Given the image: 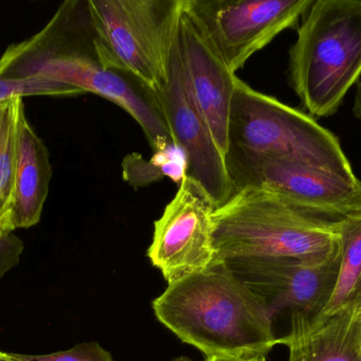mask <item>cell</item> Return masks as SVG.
I'll return each mask as SVG.
<instances>
[{"label": "cell", "mask_w": 361, "mask_h": 361, "mask_svg": "<svg viewBox=\"0 0 361 361\" xmlns=\"http://www.w3.org/2000/svg\"><path fill=\"white\" fill-rule=\"evenodd\" d=\"M361 76V0H316L290 49L288 80L305 110L333 116Z\"/></svg>", "instance_id": "4"}, {"label": "cell", "mask_w": 361, "mask_h": 361, "mask_svg": "<svg viewBox=\"0 0 361 361\" xmlns=\"http://www.w3.org/2000/svg\"><path fill=\"white\" fill-rule=\"evenodd\" d=\"M186 0H87L94 42L107 69L158 91L169 81Z\"/></svg>", "instance_id": "6"}, {"label": "cell", "mask_w": 361, "mask_h": 361, "mask_svg": "<svg viewBox=\"0 0 361 361\" xmlns=\"http://www.w3.org/2000/svg\"><path fill=\"white\" fill-rule=\"evenodd\" d=\"M186 6V4H185ZM178 46L187 86L219 150L228 152V120L238 76L231 71L199 23L180 17Z\"/></svg>", "instance_id": "12"}, {"label": "cell", "mask_w": 361, "mask_h": 361, "mask_svg": "<svg viewBox=\"0 0 361 361\" xmlns=\"http://www.w3.org/2000/svg\"><path fill=\"white\" fill-rule=\"evenodd\" d=\"M337 229L338 277L332 296L320 316L341 309L361 311V214L339 223Z\"/></svg>", "instance_id": "15"}, {"label": "cell", "mask_w": 361, "mask_h": 361, "mask_svg": "<svg viewBox=\"0 0 361 361\" xmlns=\"http://www.w3.org/2000/svg\"><path fill=\"white\" fill-rule=\"evenodd\" d=\"M313 0H186L199 23L231 72L284 30L294 27Z\"/></svg>", "instance_id": "8"}, {"label": "cell", "mask_w": 361, "mask_h": 361, "mask_svg": "<svg viewBox=\"0 0 361 361\" xmlns=\"http://www.w3.org/2000/svg\"><path fill=\"white\" fill-rule=\"evenodd\" d=\"M267 356H252V357H229V356H212L204 361H267Z\"/></svg>", "instance_id": "21"}, {"label": "cell", "mask_w": 361, "mask_h": 361, "mask_svg": "<svg viewBox=\"0 0 361 361\" xmlns=\"http://www.w3.org/2000/svg\"><path fill=\"white\" fill-rule=\"evenodd\" d=\"M0 78H42L99 95L137 121L154 153L175 146L154 91L102 64L87 0L63 2L42 31L10 45L0 57Z\"/></svg>", "instance_id": "1"}, {"label": "cell", "mask_w": 361, "mask_h": 361, "mask_svg": "<svg viewBox=\"0 0 361 361\" xmlns=\"http://www.w3.org/2000/svg\"><path fill=\"white\" fill-rule=\"evenodd\" d=\"M184 155L177 148L157 153L152 160L146 161L141 155L131 154L123 161V177L135 189L148 186L152 182L171 177L179 184L185 177Z\"/></svg>", "instance_id": "17"}, {"label": "cell", "mask_w": 361, "mask_h": 361, "mask_svg": "<svg viewBox=\"0 0 361 361\" xmlns=\"http://www.w3.org/2000/svg\"><path fill=\"white\" fill-rule=\"evenodd\" d=\"M52 177L48 148L21 112L17 136V158L13 193L14 229L35 226L42 218Z\"/></svg>", "instance_id": "14"}, {"label": "cell", "mask_w": 361, "mask_h": 361, "mask_svg": "<svg viewBox=\"0 0 361 361\" xmlns=\"http://www.w3.org/2000/svg\"><path fill=\"white\" fill-rule=\"evenodd\" d=\"M228 153L290 159L356 177L332 131L310 114L256 90L240 78L235 80L229 112Z\"/></svg>", "instance_id": "5"}, {"label": "cell", "mask_w": 361, "mask_h": 361, "mask_svg": "<svg viewBox=\"0 0 361 361\" xmlns=\"http://www.w3.org/2000/svg\"><path fill=\"white\" fill-rule=\"evenodd\" d=\"M13 361H114L111 354L94 341L82 343L67 351L55 352L46 355H25L6 353Z\"/></svg>", "instance_id": "19"}, {"label": "cell", "mask_w": 361, "mask_h": 361, "mask_svg": "<svg viewBox=\"0 0 361 361\" xmlns=\"http://www.w3.org/2000/svg\"><path fill=\"white\" fill-rule=\"evenodd\" d=\"M288 361H361V311L341 309L311 318L290 312V331L279 339Z\"/></svg>", "instance_id": "13"}, {"label": "cell", "mask_w": 361, "mask_h": 361, "mask_svg": "<svg viewBox=\"0 0 361 361\" xmlns=\"http://www.w3.org/2000/svg\"><path fill=\"white\" fill-rule=\"evenodd\" d=\"M152 309L165 328L205 357L267 356L279 345L269 307L223 261L169 284Z\"/></svg>", "instance_id": "2"}, {"label": "cell", "mask_w": 361, "mask_h": 361, "mask_svg": "<svg viewBox=\"0 0 361 361\" xmlns=\"http://www.w3.org/2000/svg\"><path fill=\"white\" fill-rule=\"evenodd\" d=\"M78 95H82V91L53 81L36 78H0V103L31 95L71 97Z\"/></svg>", "instance_id": "18"}, {"label": "cell", "mask_w": 361, "mask_h": 361, "mask_svg": "<svg viewBox=\"0 0 361 361\" xmlns=\"http://www.w3.org/2000/svg\"><path fill=\"white\" fill-rule=\"evenodd\" d=\"M220 261L235 258H294L322 261L339 251L338 224L301 211L263 189L235 190L212 213Z\"/></svg>", "instance_id": "3"}, {"label": "cell", "mask_w": 361, "mask_h": 361, "mask_svg": "<svg viewBox=\"0 0 361 361\" xmlns=\"http://www.w3.org/2000/svg\"><path fill=\"white\" fill-rule=\"evenodd\" d=\"M0 361H13L8 357L6 353H4V352H0Z\"/></svg>", "instance_id": "24"}, {"label": "cell", "mask_w": 361, "mask_h": 361, "mask_svg": "<svg viewBox=\"0 0 361 361\" xmlns=\"http://www.w3.org/2000/svg\"><path fill=\"white\" fill-rule=\"evenodd\" d=\"M225 159L235 191L246 187L269 191L330 224L361 214V180L357 177L275 157L228 153Z\"/></svg>", "instance_id": "7"}, {"label": "cell", "mask_w": 361, "mask_h": 361, "mask_svg": "<svg viewBox=\"0 0 361 361\" xmlns=\"http://www.w3.org/2000/svg\"><path fill=\"white\" fill-rule=\"evenodd\" d=\"M223 262L265 303L274 317L290 309L317 318L336 284L339 251L322 262L294 258H235Z\"/></svg>", "instance_id": "11"}, {"label": "cell", "mask_w": 361, "mask_h": 361, "mask_svg": "<svg viewBox=\"0 0 361 361\" xmlns=\"http://www.w3.org/2000/svg\"><path fill=\"white\" fill-rule=\"evenodd\" d=\"M23 110L21 97L0 103V237L15 230L12 223L13 193L18 123Z\"/></svg>", "instance_id": "16"}, {"label": "cell", "mask_w": 361, "mask_h": 361, "mask_svg": "<svg viewBox=\"0 0 361 361\" xmlns=\"http://www.w3.org/2000/svg\"><path fill=\"white\" fill-rule=\"evenodd\" d=\"M216 206L201 186L183 178L177 194L154 222L148 258L171 284L218 262L212 213Z\"/></svg>", "instance_id": "9"}, {"label": "cell", "mask_w": 361, "mask_h": 361, "mask_svg": "<svg viewBox=\"0 0 361 361\" xmlns=\"http://www.w3.org/2000/svg\"><path fill=\"white\" fill-rule=\"evenodd\" d=\"M23 243L13 232L0 237V278L19 263Z\"/></svg>", "instance_id": "20"}, {"label": "cell", "mask_w": 361, "mask_h": 361, "mask_svg": "<svg viewBox=\"0 0 361 361\" xmlns=\"http://www.w3.org/2000/svg\"><path fill=\"white\" fill-rule=\"evenodd\" d=\"M169 361H195L191 360V358L186 357V356H180V357L173 358V360Z\"/></svg>", "instance_id": "23"}, {"label": "cell", "mask_w": 361, "mask_h": 361, "mask_svg": "<svg viewBox=\"0 0 361 361\" xmlns=\"http://www.w3.org/2000/svg\"><path fill=\"white\" fill-rule=\"evenodd\" d=\"M154 93L173 144L184 155L185 175L202 187L216 209L224 205L235 191L233 180L226 159L187 86L178 42L171 55L169 81Z\"/></svg>", "instance_id": "10"}, {"label": "cell", "mask_w": 361, "mask_h": 361, "mask_svg": "<svg viewBox=\"0 0 361 361\" xmlns=\"http://www.w3.org/2000/svg\"><path fill=\"white\" fill-rule=\"evenodd\" d=\"M353 114L358 120L361 121V82L358 83L356 88L355 99H354Z\"/></svg>", "instance_id": "22"}]
</instances>
